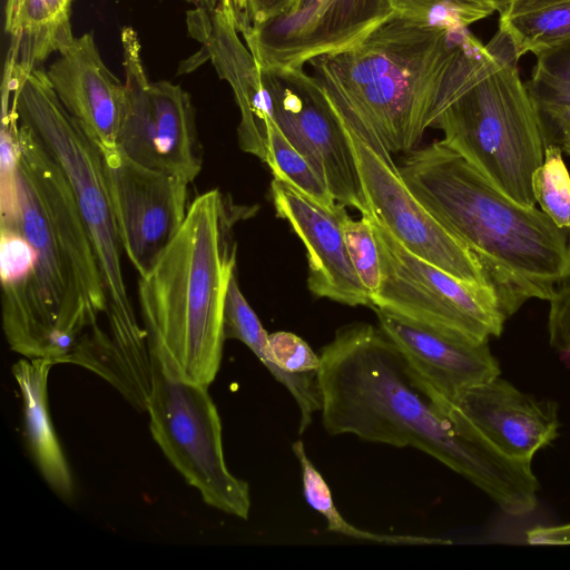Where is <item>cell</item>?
Returning a JSON list of instances; mask_svg holds the SVG:
<instances>
[{
    "mask_svg": "<svg viewBox=\"0 0 570 570\" xmlns=\"http://www.w3.org/2000/svg\"><path fill=\"white\" fill-rule=\"evenodd\" d=\"M525 86L539 112L570 110V39L537 56Z\"/></svg>",
    "mask_w": 570,
    "mask_h": 570,
    "instance_id": "obj_25",
    "label": "cell"
},
{
    "mask_svg": "<svg viewBox=\"0 0 570 570\" xmlns=\"http://www.w3.org/2000/svg\"><path fill=\"white\" fill-rule=\"evenodd\" d=\"M439 400L512 459L532 461L540 449L558 436L553 403L521 392L500 375L465 390L450 402Z\"/></svg>",
    "mask_w": 570,
    "mask_h": 570,
    "instance_id": "obj_16",
    "label": "cell"
},
{
    "mask_svg": "<svg viewBox=\"0 0 570 570\" xmlns=\"http://www.w3.org/2000/svg\"><path fill=\"white\" fill-rule=\"evenodd\" d=\"M46 72L66 110L99 147H116L125 85L104 63L92 33L73 37Z\"/></svg>",
    "mask_w": 570,
    "mask_h": 570,
    "instance_id": "obj_18",
    "label": "cell"
},
{
    "mask_svg": "<svg viewBox=\"0 0 570 570\" xmlns=\"http://www.w3.org/2000/svg\"><path fill=\"white\" fill-rule=\"evenodd\" d=\"M11 105L18 120L58 164L71 187L99 262L110 328L127 338L146 336L125 283L124 250L105 185L99 145L66 110L40 67L27 71L13 68Z\"/></svg>",
    "mask_w": 570,
    "mask_h": 570,
    "instance_id": "obj_7",
    "label": "cell"
},
{
    "mask_svg": "<svg viewBox=\"0 0 570 570\" xmlns=\"http://www.w3.org/2000/svg\"><path fill=\"white\" fill-rule=\"evenodd\" d=\"M186 1L193 3L194 6H196V8H202L207 11H214L219 6V2H220V0H186Z\"/></svg>",
    "mask_w": 570,
    "mask_h": 570,
    "instance_id": "obj_34",
    "label": "cell"
},
{
    "mask_svg": "<svg viewBox=\"0 0 570 570\" xmlns=\"http://www.w3.org/2000/svg\"><path fill=\"white\" fill-rule=\"evenodd\" d=\"M150 94L156 169L190 184L203 164L190 97L180 86L166 80L151 81Z\"/></svg>",
    "mask_w": 570,
    "mask_h": 570,
    "instance_id": "obj_20",
    "label": "cell"
},
{
    "mask_svg": "<svg viewBox=\"0 0 570 570\" xmlns=\"http://www.w3.org/2000/svg\"><path fill=\"white\" fill-rule=\"evenodd\" d=\"M374 309L379 327L431 395L450 402L465 390L500 375L489 341H476Z\"/></svg>",
    "mask_w": 570,
    "mask_h": 570,
    "instance_id": "obj_15",
    "label": "cell"
},
{
    "mask_svg": "<svg viewBox=\"0 0 570 570\" xmlns=\"http://www.w3.org/2000/svg\"><path fill=\"white\" fill-rule=\"evenodd\" d=\"M393 14L386 0H295L242 38L261 69L304 68L354 45Z\"/></svg>",
    "mask_w": 570,
    "mask_h": 570,
    "instance_id": "obj_13",
    "label": "cell"
},
{
    "mask_svg": "<svg viewBox=\"0 0 570 570\" xmlns=\"http://www.w3.org/2000/svg\"><path fill=\"white\" fill-rule=\"evenodd\" d=\"M518 60L503 31L485 46L474 37L444 81L429 128L442 130V141L498 190L532 208L546 139Z\"/></svg>",
    "mask_w": 570,
    "mask_h": 570,
    "instance_id": "obj_6",
    "label": "cell"
},
{
    "mask_svg": "<svg viewBox=\"0 0 570 570\" xmlns=\"http://www.w3.org/2000/svg\"><path fill=\"white\" fill-rule=\"evenodd\" d=\"M343 129L372 217L414 255L461 281L494 291L478 258L411 193L392 157L379 154L350 128Z\"/></svg>",
    "mask_w": 570,
    "mask_h": 570,
    "instance_id": "obj_11",
    "label": "cell"
},
{
    "mask_svg": "<svg viewBox=\"0 0 570 570\" xmlns=\"http://www.w3.org/2000/svg\"><path fill=\"white\" fill-rule=\"evenodd\" d=\"M225 338L244 343L256 356L262 357L269 348V334L243 295L236 272L227 288L224 308Z\"/></svg>",
    "mask_w": 570,
    "mask_h": 570,
    "instance_id": "obj_29",
    "label": "cell"
},
{
    "mask_svg": "<svg viewBox=\"0 0 570 570\" xmlns=\"http://www.w3.org/2000/svg\"><path fill=\"white\" fill-rule=\"evenodd\" d=\"M530 544H570V524L537 527L527 532Z\"/></svg>",
    "mask_w": 570,
    "mask_h": 570,
    "instance_id": "obj_33",
    "label": "cell"
},
{
    "mask_svg": "<svg viewBox=\"0 0 570 570\" xmlns=\"http://www.w3.org/2000/svg\"><path fill=\"white\" fill-rule=\"evenodd\" d=\"M151 363L147 413L154 441L206 504L246 520L249 485L227 469L220 417L208 386L168 376L154 356Z\"/></svg>",
    "mask_w": 570,
    "mask_h": 570,
    "instance_id": "obj_8",
    "label": "cell"
},
{
    "mask_svg": "<svg viewBox=\"0 0 570 570\" xmlns=\"http://www.w3.org/2000/svg\"><path fill=\"white\" fill-rule=\"evenodd\" d=\"M55 364L47 358H20L12 375L22 399L24 431L31 455L49 487L62 499L73 495V479L55 432L48 405V376Z\"/></svg>",
    "mask_w": 570,
    "mask_h": 570,
    "instance_id": "obj_19",
    "label": "cell"
},
{
    "mask_svg": "<svg viewBox=\"0 0 570 570\" xmlns=\"http://www.w3.org/2000/svg\"><path fill=\"white\" fill-rule=\"evenodd\" d=\"M343 235L354 271L371 299L381 283L380 252L371 217L352 219L347 214Z\"/></svg>",
    "mask_w": 570,
    "mask_h": 570,
    "instance_id": "obj_28",
    "label": "cell"
},
{
    "mask_svg": "<svg viewBox=\"0 0 570 570\" xmlns=\"http://www.w3.org/2000/svg\"><path fill=\"white\" fill-rule=\"evenodd\" d=\"M488 3H490L495 11H503L512 1L514 0H485Z\"/></svg>",
    "mask_w": 570,
    "mask_h": 570,
    "instance_id": "obj_35",
    "label": "cell"
},
{
    "mask_svg": "<svg viewBox=\"0 0 570 570\" xmlns=\"http://www.w3.org/2000/svg\"><path fill=\"white\" fill-rule=\"evenodd\" d=\"M187 24L219 77L233 90L240 112L237 128L240 149L266 164L267 122L271 118L268 97L261 68L242 41L230 14L220 6L214 11L196 8L188 12Z\"/></svg>",
    "mask_w": 570,
    "mask_h": 570,
    "instance_id": "obj_17",
    "label": "cell"
},
{
    "mask_svg": "<svg viewBox=\"0 0 570 570\" xmlns=\"http://www.w3.org/2000/svg\"><path fill=\"white\" fill-rule=\"evenodd\" d=\"M370 217L381 262V283L371 306L476 341L501 335L507 316L493 289L420 258Z\"/></svg>",
    "mask_w": 570,
    "mask_h": 570,
    "instance_id": "obj_9",
    "label": "cell"
},
{
    "mask_svg": "<svg viewBox=\"0 0 570 570\" xmlns=\"http://www.w3.org/2000/svg\"><path fill=\"white\" fill-rule=\"evenodd\" d=\"M18 155L0 157V227L31 245L36 263L23 296L2 309L11 351L26 358L67 360L108 313L96 250L71 187L31 130L17 120Z\"/></svg>",
    "mask_w": 570,
    "mask_h": 570,
    "instance_id": "obj_2",
    "label": "cell"
},
{
    "mask_svg": "<svg viewBox=\"0 0 570 570\" xmlns=\"http://www.w3.org/2000/svg\"><path fill=\"white\" fill-rule=\"evenodd\" d=\"M99 148L122 250L138 275H144L184 223L189 184L136 163L117 146Z\"/></svg>",
    "mask_w": 570,
    "mask_h": 570,
    "instance_id": "obj_12",
    "label": "cell"
},
{
    "mask_svg": "<svg viewBox=\"0 0 570 570\" xmlns=\"http://www.w3.org/2000/svg\"><path fill=\"white\" fill-rule=\"evenodd\" d=\"M292 450L302 471L303 493L306 502L326 521V529L342 535L385 544H448L449 540L410 534H383L365 531L347 522L336 509L331 490L311 461L301 440L293 442Z\"/></svg>",
    "mask_w": 570,
    "mask_h": 570,
    "instance_id": "obj_23",
    "label": "cell"
},
{
    "mask_svg": "<svg viewBox=\"0 0 570 570\" xmlns=\"http://www.w3.org/2000/svg\"><path fill=\"white\" fill-rule=\"evenodd\" d=\"M294 1L295 0H249L248 28L279 16L286 11Z\"/></svg>",
    "mask_w": 570,
    "mask_h": 570,
    "instance_id": "obj_32",
    "label": "cell"
},
{
    "mask_svg": "<svg viewBox=\"0 0 570 570\" xmlns=\"http://www.w3.org/2000/svg\"><path fill=\"white\" fill-rule=\"evenodd\" d=\"M267 149L266 165L273 177L289 183L322 205L336 204L328 187L307 159L288 141L272 117L267 122Z\"/></svg>",
    "mask_w": 570,
    "mask_h": 570,
    "instance_id": "obj_24",
    "label": "cell"
},
{
    "mask_svg": "<svg viewBox=\"0 0 570 570\" xmlns=\"http://www.w3.org/2000/svg\"><path fill=\"white\" fill-rule=\"evenodd\" d=\"M271 197L276 215L289 224L306 248L308 289L317 297L348 306L371 305L344 242L346 206L322 205L277 177L271 183Z\"/></svg>",
    "mask_w": 570,
    "mask_h": 570,
    "instance_id": "obj_14",
    "label": "cell"
},
{
    "mask_svg": "<svg viewBox=\"0 0 570 570\" xmlns=\"http://www.w3.org/2000/svg\"><path fill=\"white\" fill-rule=\"evenodd\" d=\"M271 116L307 159L336 203L372 216L348 138L304 68L261 69Z\"/></svg>",
    "mask_w": 570,
    "mask_h": 570,
    "instance_id": "obj_10",
    "label": "cell"
},
{
    "mask_svg": "<svg viewBox=\"0 0 570 570\" xmlns=\"http://www.w3.org/2000/svg\"><path fill=\"white\" fill-rule=\"evenodd\" d=\"M532 190L541 210L558 227L570 229V174L559 146L546 145L543 161L532 176Z\"/></svg>",
    "mask_w": 570,
    "mask_h": 570,
    "instance_id": "obj_26",
    "label": "cell"
},
{
    "mask_svg": "<svg viewBox=\"0 0 570 570\" xmlns=\"http://www.w3.org/2000/svg\"><path fill=\"white\" fill-rule=\"evenodd\" d=\"M225 0H220L219 6L224 4Z\"/></svg>",
    "mask_w": 570,
    "mask_h": 570,
    "instance_id": "obj_37",
    "label": "cell"
},
{
    "mask_svg": "<svg viewBox=\"0 0 570 570\" xmlns=\"http://www.w3.org/2000/svg\"><path fill=\"white\" fill-rule=\"evenodd\" d=\"M72 0H28L16 30L10 37L8 55L16 67L30 70L73 39Z\"/></svg>",
    "mask_w": 570,
    "mask_h": 570,
    "instance_id": "obj_21",
    "label": "cell"
},
{
    "mask_svg": "<svg viewBox=\"0 0 570 570\" xmlns=\"http://www.w3.org/2000/svg\"><path fill=\"white\" fill-rule=\"evenodd\" d=\"M499 30L518 58L538 56L570 39V0H514L500 12Z\"/></svg>",
    "mask_w": 570,
    "mask_h": 570,
    "instance_id": "obj_22",
    "label": "cell"
},
{
    "mask_svg": "<svg viewBox=\"0 0 570 570\" xmlns=\"http://www.w3.org/2000/svg\"><path fill=\"white\" fill-rule=\"evenodd\" d=\"M27 1H28V0H23L22 9H23V7H24V4H26V2H27ZM21 11H22V10H21ZM20 14H21V13H20ZM19 18H20V17H19ZM18 21H19V20H18ZM14 30H16V29H14ZM13 32H14V31H13ZM11 36H12V35H11ZM11 36H10V37H11Z\"/></svg>",
    "mask_w": 570,
    "mask_h": 570,
    "instance_id": "obj_36",
    "label": "cell"
},
{
    "mask_svg": "<svg viewBox=\"0 0 570 570\" xmlns=\"http://www.w3.org/2000/svg\"><path fill=\"white\" fill-rule=\"evenodd\" d=\"M473 38L458 22L393 14L354 45L309 61V73L342 125L391 154L410 153Z\"/></svg>",
    "mask_w": 570,
    "mask_h": 570,
    "instance_id": "obj_4",
    "label": "cell"
},
{
    "mask_svg": "<svg viewBox=\"0 0 570 570\" xmlns=\"http://www.w3.org/2000/svg\"><path fill=\"white\" fill-rule=\"evenodd\" d=\"M243 212L218 189L200 194L174 238L138 277L150 355L175 380L209 386L219 371L225 299L236 272L233 229Z\"/></svg>",
    "mask_w": 570,
    "mask_h": 570,
    "instance_id": "obj_5",
    "label": "cell"
},
{
    "mask_svg": "<svg viewBox=\"0 0 570 570\" xmlns=\"http://www.w3.org/2000/svg\"><path fill=\"white\" fill-rule=\"evenodd\" d=\"M549 303L550 344L560 352L570 353V276L558 286Z\"/></svg>",
    "mask_w": 570,
    "mask_h": 570,
    "instance_id": "obj_30",
    "label": "cell"
},
{
    "mask_svg": "<svg viewBox=\"0 0 570 570\" xmlns=\"http://www.w3.org/2000/svg\"><path fill=\"white\" fill-rule=\"evenodd\" d=\"M320 357L322 424L330 435L417 449L472 482L507 514L535 510L539 482L531 461L504 455L448 404L440 405L380 327L343 325Z\"/></svg>",
    "mask_w": 570,
    "mask_h": 570,
    "instance_id": "obj_1",
    "label": "cell"
},
{
    "mask_svg": "<svg viewBox=\"0 0 570 570\" xmlns=\"http://www.w3.org/2000/svg\"><path fill=\"white\" fill-rule=\"evenodd\" d=\"M539 116L546 145L554 144L570 155V110L541 111Z\"/></svg>",
    "mask_w": 570,
    "mask_h": 570,
    "instance_id": "obj_31",
    "label": "cell"
},
{
    "mask_svg": "<svg viewBox=\"0 0 570 570\" xmlns=\"http://www.w3.org/2000/svg\"><path fill=\"white\" fill-rule=\"evenodd\" d=\"M399 171L478 258L507 318L530 298L549 301L570 276V229L509 198L442 140L410 151Z\"/></svg>",
    "mask_w": 570,
    "mask_h": 570,
    "instance_id": "obj_3",
    "label": "cell"
},
{
    "mask_svg": "<svg viewBox=\"0 0 570 570\" xmlns=\"http://www.w3.org/2000/svg\"><path fill=\"white\" fill-rule=\"evenodd\" d=\"M394 14L426 22H458L464 26L492 14L485 0H386Z\"/></svg>",
    "mask_w": 570,
    "mask_h": 570,
    "instance_id": "obj_27",
    "label": "cell"
}]
</instances>
